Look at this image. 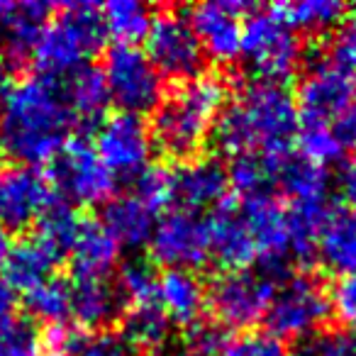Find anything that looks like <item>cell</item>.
<instances>
[{"label":"cell","instance_id":"obj_2","mask_svg":"<svg viewBox=\"0 0 356 356\" xmlns=\"http://www.w3.org/2000/svg\"><path fill=\"white\" fill-rule=\"evenodd\" d=\"M300 113L296 95L283 83L252 81L242 93L225 105L215 122L213 137L220 152L239 154H286L298 137Z\"/></svg>","mask_w":356,"mask_h":356},{"label":"cell","instance_id":"obj_19","mask_svg":"<svg viewBox=\"0 0 356 356\" xmlns=\"http://www.w3.org/2000/svg\"><path fill=\"white\" fill-rule=\"evenodd\" d=\"M66 257L71 261L74 278L103 281L118 266L120 244L103 227V222H98V220H83V225H81L79 234L71 242Z\"/></svg>","mask_w":356,"mask_h":356},{"label":"cell","instance_id":"obj_43","mask_svg":"<svg viewBox=\"0 0 356 356\" xmlns=\"http://www.w3.org/2000/svg\"><path fill=\"white\" fill-rule=\"evenodd\" d=\"M330 129L344 152L346 149H356V98L337 115L334 122L330 124Z\"/></svg>","mask_w":356,"mask_h":356},{"label":"cell","instance_id":"obj_12","mask_svg":"<svg viewBox=\"0 0 356 356\" xmlns=\"http://www.w3.org/2000/svg\"><path fill=\"white\" fill-rule=\"evenodd\" d=\"M93 147L115 178H137L149 166L154 144L142 115L120 110L100 120Z\"/></svg>","mask_w":356,"mask_h":356},{"label":"cell","instance_id":"obj_6","mask_svg":"<svg viewBox=\"0 0 356 356\" xmlns=\"http://www.w3.org/2000/svg\"><path fill=\"white\" fill-rule=\"evenodd\" d=\"M242 54L259 81L283 83L302 61V42L273 10H249L242 27Z\"/></svg>","mask_w":356,"mask_h":356},{"label":"cell","instance_id":"obj_25","mask_svg":"<svg viewBox=\"0 0 356 356\" xmlns=\"http://www.w3.org/2000/svg\"><path fill=\"white\" fill-rule=\"evenodd\" d=\"M317 252L322 261L339 276L356 271V210H349L344 205L332 208L317 237Z\"/></svg>","mask_w":356,"mask_h":356},{"label":"cell","instance_id":"obj_45","mask_svg":"<svg viewBox=\"0 0 356 356\" xmlns=\"http://www.w3.org/2000/svg\"><path fill=\"white\" fill-rule=\"evenodd\" d=\"M13 312H15V291L8 286L6 278L0 276V325L15 317Z\"/></svg>","mask_w":356,"mask_h":356},{"label":"cell","instance_id":"obj_46","mask_svg":"<svg viewBox=\"0 0 356 356\" xmlns=\"http://www.w3.org/2000/svg\"><path fill=\"white\" fill-rule=\"evenodd\" d=\"M8 76H10V59L3 49H0V90L8 86Z\"/></svg>","mask_w":356,"mask_h":356},{"label":"cell","instance_id":"obj_9","mask_svg":"<svg viewBox=\"0 0 356 356\" xmlns=\"http://www.w3.org/2000/svg\"><path fill=\"white\" fill-rule=\"evenodd\" d=\"M278 281L266 271H225L208 291V305L215 322L225 330H247L264 320Z\"/></svg>","mask_w":356,"mask_h":356},{"label":"cell","instance_id":"obj_15","mask_svg":"<svg viewBox=\"0 0 356 356\" xmlns=\"http://www.w3.org/2000/svg\"><path fill=\"white\" fill-rule=\"evenodd\" d=\"M356 98V76L322 59L307 69L298 86L300 122L332 124L334 118Z\"/></svg>","mask_w":356,"mask_h":356},{"label":"cell","instance_id":"obj_41","mask_svg":"<svg viewBox=\"0 0 356 356\" xmlns=\"http://www.w3.org/2000/svg\"><path fill=\"white\" fill-rule=\"evenodd\" d=\"M222 356H291V351L268 332H244L227 341Z\"/></svg>","mask_w":356,"mask_h":356},{"label":"cell","instance_id":"obj_37","mask_svg":"<svg viewBox=\"0 0 356 356\" xmlns=\"http://www.w3.org/2000/svg\"><path fill=\"white\" fill-rule=\"evenodd\" d=\"M40 337L27 320L10 317L0 325V356H37Z\"/></svg>","mask_w":356,"mask_h":356},{"label":"cell","instance_id":"obj_30","mask_svg":"<svg viewBox=\"0 0 356 356\" xmlns=\"http://www.w3.org/2000/svg\"><path fill=\"white\" fill-rule=\"evenodd\" d=\"M278 17L291 27L293 32H320L334 30L346 15V6L339 0H298V3H283L273 8Z\"/></svg>","mask_w":356,"mask_h":356},{"label":"cell","instance_id":"obj_50","mask_svg":"<svg viewBox=\"0 0 356 356\" xmlns=\"http://www.w3.org/2000/svg\"><path fill=\"white\" fill-rule=\"evenodd\" d=\"M0 159H3V149H0Z\"/></svg>","mask_w":356,"mask_h":356},{"label":"cell","instance_id":"obj_40","mask_svg":"<svg viewBox=\"0 0 356 356\" xmlns=\"http://www.w3.org/2000/svg\"><path fill=\"white\" fill-rule=\"evenodd\" d=\"M327 61L356 76V13L344 15L327 47Z\"/></svg>","mask_w":356,"mask_h":356},{"label":"cell","instance_id":"obj_22","mask_svg":"<svg viewBox=\"0 0 356 356\" xmlns=\"http://www.w3.org/2000/svg\"><path fill=\"white\" fill-rule=\"evenodd\" d=\"M156 302L176 325L191 327L208 305V291L198 273L186 268H166L156 283Z\"/></svg>","mask_w":356,"mask_h":356},{"label":"cell","instance_id":"obj_11","mask_svg":"<svg viewBox=\"0 0 356 356\" xmlns=\"http://www.w3.org/2000/svg\"><path fill=\"white\" fill-rule=\"evenodd\" d=\"M149 252L168 268L193 271L210 259L208 220L186 208L168 210L154 222L149 237Z\"/></svg>","mask_w":356,"mask_h":356},{"label":"cell","instance_id":"obj_10","mask_svg":"<svg viewBox=\"0 0 356 356\" xmlns=\"http://www.w3.org/2000/svg\"><path fill=\"white\" fill-rule=\"evenodd\" d=\"M147 51L154 69L161 79L191 81L203 74L205 51L191 27L188 17L178 10H163L154 15L152 27L147 32Z\"/></svg>","mask_w":356,"mask_h":356},{"label":"cell","instance_id":"obj_1","mask_svg":"<svg viewBox=\"0 0 356 356\" xmlns=\"http://www.w3.org/2000/svg\"><path fill=\"white\" fill-rule=\"evenodd\" d=\"M74 127L59 76L40 71L0 90V149L25 166L54 161Z\"/></svg>","mask_w":356,"mask_h":356},{"label":"cell","instance_id":"obj_23","mask_svg":"<svg viewBox=\"0 0 356 356\" xmlns=\"http://www.w3.org/2000/svg\"><path fill=\"white\" fill-rule=\"evenodd\" d=\"M120 307H122V300L115 286L108 283V278L103 281L74 278L71 281V317L83 330H105L120 315Z\"/></svg>","mask_w":356,"mask_h":356},{"label":"cell","instance_id":"obj_39","mask_svg":"<svg viewBox=\"0 0 356 356\" xmlns=\"http://www.w3.org/2000/svg\"><path fill=\"white\" fill-rule=\"evenodd\" d=\"M291 356H356V341L351 332H315Z\"/></svg>","mask_w":356,"mask_h":356},{"label":"cell","instance_id":"obj_36","mask_svg":"<svg viewBox=\"0 0 356 356\" xmlns=\"http://www.w3.org/2000/svg\"><path fill=\"white\" fill-rule=\"evenodd\" d=\"M298 144H300V156L307 159L312 163H325L337 161L341 159L344 149L339 147V142L332 134L330 124H310V122H300L298 127Z\"/></svg>","mask_w":356,"mask_h":356},{"label":"cell","instance_id":"obj_29","mask_svg":"<svg viewBox=\"0 0 356 356\" xmlns=\"http://www.w3.org/2000/svg\"><path fill=\"white\" fill-rule=\"evenodd\" d=\"M122 334L127 337V341L139 354L142 351H156L166 344L168 334H171V320L156 300L124 307Z\"/></svg>","mask_w":356,"mask_h":356},{"label":"cell","instance_id":"obj_49","mask_svg":"<svg viewBox=\"0 0 356 356\" xmlns=\"http://www.w3.org/2000/svg\"><path fill=\"white\" fill-rule=\"evenodd\" d=\"M351 334H354V341H356V330H354V332H351Z\"/></svg>","mask_w":356,"mask_h":356},{"label":"cell","instance_id":"obj_20","mask_svg":"<svg viewBox=\"0 0 356 356\" xmlns=\"http://www.w3.org/2000/svg\"><path fill=\"white\" fill-rule=\"evenodd\" d=\"M61 259L64 257L54 247L32 234V237L20 239L17 244H10L6 261H3V268H6L3 278L13 291L27 293L40 283L54 278V268L59 266Z\"/></svg>","mask_w":356,"mask_h":356},{"label":"cell","instance_id":"obj_27","mask_svg":"<svg viewBox=\"0 0 356 356\" xmlns=\"http://www.w3.org/2000/svg\"><path fill=\"white\" fill-rule=\"evenodd\" d=\"M276 188H281L291 203H322L330 191V173L320 163L283 154L278 161Z\"/></svg>","mask_w":356,"mask_h":356},{"label":"cell","instance_id":"obj_32","mask_svg":"<svg viewBox=\"0 0 356 356\" xmlns=\"http://www.w3.org/2000/svg\"><path fill=\"white\" fill-rule=\"evenodd\" d=\"M25 305L32 317L47 325H64L71 317V283L64 278H49L25 293Z\"/></svg>","mask_w":356,"mask_h":356},{"label":"cell","instance_id":"obj_26","mask_svg":"<svg viewBox=\"0 0 356 356\" xmlns=\"http://www.w3.org/2000/svg\"><path fill=\"white\" fill-rule=\"evenodd\" d=\"M100 222L120 247H142L149 244L156 220L152 210L134 195H118L105 203Z\"/></svg>","mask_w":356,"mask_h":356},{"label":"cell","instance_id":"obj_47","mask_svg":"<svg viewBox=\"0 0 356 356\" xmlns=\"http://www.w3.org/2000/svg\"><path fill=\"white\" fill-rule=\"evenodd\" d=\"M8 249H10V237H8L6 229L0 227V266H3V261H6Z\"/></svg>","mask_w":356,"mask_h":356},{"label":"cell","instance_id":"obj_8","mask_svg":"<svg viewBox=\"0 0 356 356\" xmlns=\"http://www.w3.org/2000/svg\"><path fill=\"white\" fill-rule=\"evenodd\" d=\"M51 181L69 205H100L115 198L118 178L86 139H69L51 161Z\"/></svg>","mask_w":356,"mask_h":356},{"label":"cell","instance_id":"obj_42","mask_svg":"<svg viewBox=\"0 0 356 356\" xmlns=\"http://www.w3.org/2000/svg\"><path fill=\"white\" fill-rule=\"evenodd\" d=\"M327 296H330V310L344 325L356 327V271L341 273L332 283V291H327Z\"/></svg>","mask_w":356,"mask_h":356},{"label":"cell","instance_id":"obj_14","mask_svg":"<svg viewBox=\"0 0 356 356\" xmlns=\"http://www.w3.org/2000/svg\"><path fill=\"white\" fill-rule=\"evenodd\" d=\"M51 203L49 178L37 171V166L15 163L0 168V227L6 232L32 227Z\"/></svg>","mask_w":356,"mask_h":356},{"label":"cell","instance_id":"obj_13","mask_svg":"<svg viewBox=\"0 0 356 356\" xmlns=\"http://www.w3.org/2000/svg\"><path fill=\"white\" fill-rule=\"evenodd\" d=\"M239 213L254 239L257 259H261V271L281 283L283 278L291 276L288 261L293 259L288 210L276 195H257V198H244Z\"/></svg>","mask_w":356,"mask_h":356},{"label":"cell","instance_id":"obj_17","mask_svg":"<svg viewBox=\"0 0 356 356\" xmlns=\"http://www.w3.org/2000/svg\"><path fill=\"white\" fill-rule=\"evenodd\" d=\"M176 203L186 210H218L229 200V176L227 168L210 156H198L186 161L173 171Z\"/></svg>","mask_w":356,"mask_h":356},{"label":"cell","instance_id":"obj_5","mask_svg":"<svg viewBox=\"0 0 356 356\" xmlns=\"http://www.w3.org/2000/svg\"><path fill=\"white\" fill-rule=\"evenodd\" d=\"M330 315V296L320 278L310 273H291L278 283L264 322L268 327V334L276 339L302 341L315 334Z\"/></svg>","mask_w":356,"mask_h":356},{"label":"cell","instance_id":"obj_4","mask_svg":"<svg viewBox=\"0 0 356 356\" xmlns=\"http://www.w3.org/2000/svg\"><path fill=\"white\" fill-rule=\"evenodd\" d=\"M105 40L108 35L100 8L90 3H71L56 13L54 20L47 22L32 56L42 74L64 76L88 64L90 56L103 49Z\"/></svg>","mask_w":356,"mask_h":356},{"label":"cell","instance_id":"obj_21","mask_svg":"<svg viewBox=\"0 0 356 356\" xmlns=\"http://www.w3.org/2000/svg\"><path fill=\"white\" fill-rule=\"evenodd\" d=\"M49 3L40 0H0V37L8 54H32L49 22Z\"/></svg>","mask_w":356,"mask_h":356},{"label":"cell","instance_id":"obj_24","mask_svg":"<svg viewBox=\"0 0 356 356\" xmlns=\"http://www.w3.org/2000/svg\"><path fill=\"white\" fill-rule=\"evenodd\" d=\"M61 81V90L64 98L69 103L71 113L79 122H95L100 120V115L105 113L110 103L108 86H105L103 71L93 64H83L79 69L64 74Z\"/></svg>","mask_w":356,"mask_h":356},{"label":"cell","instance_id":"obj_3","mask_svg":"<svg viewBox=\"0 0 356 356\" xmlns=\"http://www.w3.org/2000/svg\"><path fill=\"white\" fill-rule=\"evenodd\" d=\"M227 93L229 86L220 74L203 71L184 81L152 110V144L168 159H198L227 105Z\"/></svg>","mask_w":356,"mask_h":356},{"label":"cell","instance_id":"obj_34","mask_svg":"<svg viewBox=\"0 0 356 356\" xmlns=\"http://www.w3.org/2000/svg\"><path fill=\"white\" fill-rule=\"evenodd\" d=\"M156 283L159 276L154 271V266H149L142 259H132V261L120 266L115 291H118L124 307L144 305V302L156 300Z\"/></svg>","mask_w":356,"mask_h":356},{"label":"cell","instance_id":"obj_44","mask_svg":"<svg viewBox=\"0 0 356 356\" xmlns=\"http://www.w3.org/2000/svg\"><path fill=\"white\" fill-rule=\"evenodd\" d=\"M339 193L341 200H344V208L356 210V163H349V166L341 168Z\"/></svg>","mask_w":356,"mask_h":356},{"label":"cell","instance_id":"obj_38","mask_svg":"<svg viewBox=\"0 0 356 356\" xmlns=\"http://www.w3.org/2000/svg\"><path fill=\"white\" fill-rule=\"evenodd\" d=\"M227 341V330L215 320H198L186 332V351L191 356H222Z\"/></svg>","mask_w":356,"mask_h":356},{"label":"cell","instance_id":"obj_33","mask_svg":"<svg viewBox=\"0 0 356 356\" xmlns=\"http://www.w3.org/2000/svg\"><path fill=\"white\" fill-rule=\"evenodd\" d=\"M37 225H40L35 232L37 237L44 239L49 247H54L61 257H66L71 242H74L81 225H83V218H79V213H76L69 203H64V200L56 203L54 200V203L44 210V215H42Z\"/></svg>","mask_w":356,"mask_h":356},{"label":"cell","instance_id":"obj_28","mask_svg":"<svg viewBox=\"0 0 356 356\" xmlns=\"http://www.w3.org/2000/svg\"><path fill=\"white\" fill-rule=\"evenodd\" d=\"M283 154H239L227 168L229 186L242 198L273 195L278 178V161Z\"/></svg>","mask_w":356,"mask_h":356},{"label":"cell","instance_id":"obj_7","mask_svg":"<svg viewBox=\"0 0 356 356\" xmlns=\"http://www.w3.org/2000/svg\"><path fill=\"white\" fill-rule=\"evenodd\" d=\"M103 79L110 100L122 113L142 115L163 98V79L137 44H115L105 51Z\"/></svg>","mask_w":356,"mask_h":356},{"label":"cell","instance_id":"obj_48","mask_svg":"<svg viewBox=\"0 0 356 356\" xmlns=\"http://www.w3.org/2000/svg\"><path fill=\"white\" fill-rule=\"evenodd\" d=\"M168 356H191L188 351H176V354H168Z\"/></svg>","mask_w":356,"mask_h":356},{"label":"cell","instance_id":"obj_16","mask_svg":"<svg viewBox=\"0 0 356 356\" xmlns=\"http://www.w3.org/2000/svg\"><path fill=\"white\" fill-rule=\"evenodd\" d=\"M244 13L249 8L244 3H200L191 10V27L198 37L205 54H210L215 61H234L242 54V27Z\"/></svg>","mask_w":356,"mask_h":356},{"label":"cell","instance_id":"obj_31","mask_svg":"<svg viewBox=\"0 0 356 356\" xmlns=\"http://www.w3.org/2000/svg\"><path fill=\"white\" fill-rule=\"evenodd\" d=\"M105 35L115 37V44H137L152 27L154 13L147 3L139 0H110L100 8Z\"/></svg>","mask_w":356,"mask_h":356},{"label":"cell","instance_id":"obj_18","mask_svg":"<svg viewBox=\"0 0 356 356\" xmlns=\"http://www.w3.org/2000/svg\"><path fill=\"white\" fill-rule=\"evenodd\" d=\"M208 232H210V259L225 266L227 271H242L244 266L257 259V247L247 229L242 213L227 200L213 210L208 218Z\"/></svg>","mask_w":356,"mask_h":356},{"label":"cell","instance_id":"obj_35","mask_svg":"<svg viewBox=\"0 0 356 356\" xmlns=\"http://www.w3.org/2000/svg\"><path fill=\"white\" fill-rule=\"evenodd\" d=\"M134 198L142 200L152 213L176 203V186H173V168L147 166L134 178Z\"/></svg>","mask_w":356,"mask_h":356}]
</instances>
